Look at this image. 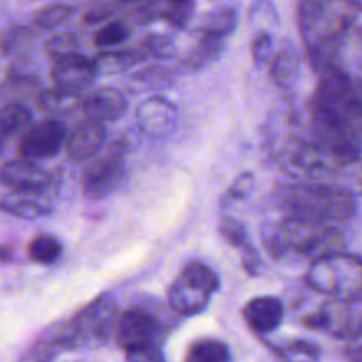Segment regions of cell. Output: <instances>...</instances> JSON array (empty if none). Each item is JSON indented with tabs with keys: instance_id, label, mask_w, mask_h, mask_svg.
<instances>
[{
	"instance_id": "74e56055",
	"label": "cell",
	"mask_w": 362,
	"mask_h": 362,
	"mask_svg": "<svg viewBox=\"0 0 362 362\" xmlns=\"http://www.w3.org/2000/svg\"><path fill=\"white\" fill-rule=\"evenodd\" d=\"M354 127H356L357 134H359L362 141V90L359 83H357V101L356 108H354Z\"/></svg>"
},
{
	"instance_id": "d6986e66",
	"label": "cell",
	"mask_w": 362,
	"mask_h": 362,
	"mask_svg": "<svg viewBox=\"0 0 362 362\" xmlns=\"http://www.w3.org/2000/svg\"><path fill=\"white\" fill-rule=\"evenodd\" d=\"M32 115L27 106L20 101H7L0 112V131H2L4 140H9L14 134L27 131L30 124Z\"/></svg>"
},
{
	"instance_id": "7402d4cb",
	"label": "cell",
	"mask_w": 362,
	"mask_h": 362,
	"mask_svg": "<svg viewBox=\"0 0 362 362\" xmlns=\"http://www.w3.org/2000/svg\"><path fill=\"white\" fill-rule=\"evenodd\" d=\"M39 197H32V194H4L2 198V209L7 214H13L16 218L23 219H35L41 218L42 214H48L49 209L37 200Z\"/></svg>"
},
{
	"instance_id": "f546056e",
	"label": "cell",
	"mask_w": 362,
	"mask_h": 362,
	"mask_svg": "<svg viewBox=\"0 0 362 362\" xmlns=\"http://www.w3.org/2000/svg\"><path fill=\"white\" fill-rule=\"evenodd\" d=\"M193 2L159 4V20H165L166 23L173 25V27H186L187 21L193 16Z\"/></svg>"
},
{
	"instance_id": "ba28073f",
	"label": "cell",
	"mask_w": 362,
	"mask_h": 362,
	"mask_svg": "<svg viewBox=\"0 0 362 362\" xmlns=\"http://www.w3.org/2000/svg\"><path fill=\"white\" fill-rule=\"evenodd\" d=\"M161 325L151 311L144 308H129L119 315L115 339L124 352L144 349L159 343Z\"/></svg>"
},
{
	"instance_id": "5bb4252c",
	"label": "cell",
	"mask_w": 362,
	"mask_h": 362,
	"mask_svg": "<svg viewBox=\"0 0 362 362\" xmlns=\"http://www.w3.org/2000/svg\"><path fill=\"white\" fill-rule=\"evenodd\" d=\"M106 140V131L103 124L94 120H83L73 127L66 140V152L74 161L92 159L101 152Z\"/></svg>"
},
{
	"instance_id": "484cf974",
	"label": "cell",
	"mask_w": 362,
	"mask_h": 362,
	"mask_svg": "<svg viewBox=\"0 0 362 362\" xmlns=\"http://www.w3.org/2000/svg\"><path fill=\"white\" fill-rule=\"evenodd\" d=\"M74 11H76V7L69 6V4H52V6L39 9L32 18V23L42 30H52V28L66 23L73 16Z\"/></svg>"
},
{
	"instance_id": "5b68a950",
	"label": "cell",
	"mask_w": 362,
	"mask_h": 362,
	"mask_svg": "<svg viewBox=\"0 0 362 362\" xmlns=\"http://www.w3.org/2000/svg\"><path fill=\"white\" fill-rule=\"evenodd\" d=\"M117 306L110 296H98L92 303L81 308L66 325L59 327L52 336L49 345L57 349H81L105 343L115 334Z\"/></svg>"
},
{
	"instance_id": "2e32d148",
	"label": "cell",
	"mask_w": 362,
	"mask_h": 362,
	"mask_svg": "<svg viewBox=\"0 0 362 362\" xmlns=\"http://www.w3.org/2000/svg\"><path fill=\"white\" fill-rule=\"evenodd\" d=\"M81 110L87 115V120L94 122H112L120 119L127 110V101L115 88H98L81 99Z\"/></svg>"
},
{
	"instance_id": "603a6c76",
	"label": "cell",
	"mask_w": 362,
	"mask_h": 362,
	"mask_svg": "<svg viewBox=\"0 0 362 362\" xmlns=\"http://www.w3.org/2000/svg\"><path fill=\"white\" fill-rule=\"evenodd\" d=\"M237 27V11L233 7H219V9L209 13V16L202 25V34L211 35V37L221 39L228 37Z\"/></svg>"
},
{
	"instance_id": "d4e9b609",
	"label": "cell",
	"mask_w": 362,
	"mask_h": 362,
	"mask_svg": "<svg viewBox=\"0 0 362 362\" xmlns=\"http://www.w3.org/2000/svg\"><path fill=\"white\" fill-rule=\"evenodd\" d=\"M60 255H62V244L57 237L48 235V233L35 235L28 244V257L39 265L55 264Z\"/></svg>"
},
{
	"instance_id": "4dcf8cb0",
	"label": "cell",
	"mask_w": 362,
	"mask_h": 362,
	"mask_svg": "<svg viewBox=\"0 0 362 362\" xmlns=\"http://www.w3.org/2000/svg\"><path fill=\"white\" fill-rule=\"evenodd\" d=\"M32 41H34V34H32L30 28L23 27V25H14L2 37L4 55L11 57L21 49H27L32 45Z\"/></svg>"
},
{
	"instance_id": "e575fe53",
	"label": "cell",
	"mask_w": 362,
	"mask_h": 362,
	"mask_svg": "<svg viewBox=\"0 0 362 362\" xmlns=\"http://www.w3.org/2000/svg\"><path fill=\"white\" fill-rule=\"evenodd\" d=\"M253 184H255L253 175H251V173H243V175L237 177L235 182L230 186L226 197H228V200H240V198H244L250 194Z\"/></svg>"
},
{
	"instance_id": "836d02e7",
	"label": "cell",
	"mask_w": 362,
	"mask_h": 362,
	"mask_svg": "<svg viewBox=\"0 0 362 362\" xmlns=\"http://www.w3.org/2000/svg\"><path fill=\"white\" fill-rule=\"evenodd\" d=\"M126 361L127 362H165V356H163V350L159 343L156 345L144 346V349L131 350L126 352Z\"/></svg>"
},
{
	"instance_id": "8d00e7d4",
	"label": "cell",
	"mask_w": 362,
	"mask_h": 362,
	"mask_svg": "<svg viewBox=\"0 0 362 362\" xmlns=\"http://www.w3.org/2000/svg\"><path fill=\"white\" fill-rule=\"evenodd\" d=\"M243 265L244 269H246L247 274L251 276H258L262 271V258L260 255L257 253V250H255L253 246L247 247L246 251H243Z\"/></svg>"
},
{
	"instance_id": "3957f363",
	"label": "cell",
	"mask_w": 362,
	"mask_h": 362,
	"mask_svg": "<svg viewBox=\"0 0 362 362\" xmlns=\"http://www.w3.org/2000/svg\"><path fill=\"white\" fill-rule=\"evenodd\" d=\"M264 246L276 260L286 264L310 262L311 265L325 257L343 253L345 235L338 226L283 219L278 225L265 228Z\"/></svg>"
},
{
	"instance_id": "4fadbf2b",
	"label": "cell",
	"mask_w": 362,
	"mask_h": 362,
	"mask_svg": "<svg viewBox=\"0 0 362 362\" xmlns=\"http://www.w3.org/2000/svg\"><path fill=\"white\" fill-rule=\"evenodd\" d=\"M136 120L140 129L151 138H163L177 122V110L163 98H151L138 106Z\"/></svg>"
},
{
	"instance_id": "83f0119b",
	"label": "cell",
	"mask_w": 362,
	"mask_h": 362,
	"mask_svg": "<svg viewBox=\"0 0 362 362\" xmlns=\"http://www.w3.org/2000/svg\"><path fill=\"white\" fill-rule=\"evenodd\" d=\"M78 52V37L73 32H59L53 34L45 42V53L53 60L64 59V57L76 55Z\"/></svg>"
},
{
	"instance_id": "cb8c5ba5",
	"label": "cell",
	"mask_w": 362,
	"mask_h": 362,
	"mask_svg": "<svg viewBox=\"0 0 362 362\" xmlns=\"http://www.w3.org/2000/svg\"><path fill=\"white\" fill-rule=\"evenodd\" d=\"M223 41L221 39L211 37V35L202 34L200 41L189 49L186 59L182 60V66L187 69H200V67L209 66L216 57L221 53Z\"/></svg>"
},
{
	"instance_id": "6da1fadb",
	"label": "cell",
	"mask_w": 362,
	"mask_h": 362,
	"mask_svg": "<svg viewBox=\"0 0 362 362\" xmlns=\"http://www.w3.org/2000/svg\"><path fill=\"white\" fill-rule=\"evenodd\" d=\"M299 27L308 60L320 76L343 69L338 60L343 45L346 39L362 35V4L300 2Z\"/></svg>"
},
{
	"instance_id": "f1b7e54d",
	"label": "cell",
	"mask_w": 362,
	"mask_h": 362,
	"mask_svg": "<svg viewBox=\"0 0 362 362\" xmlns=\"http://www.w3.org/2000/svg\"><path fill=\"white\" fill-rule=\"evenodd\" d=\"M129 27H127L124 21L113 20L95 32L94 42L99 48H112V46H117L120 45V42L126 41V39L129 37Z\"/></svg>"
},
{
	"instance_id": "44dd1931",
	"label": "cell",
	"mask_w": 362,
	"mask_h": 362,
	"mask_svg": "<svg viewBox=\"0 0 362 362\" xmlns=\"http://www.w3.org/2000/svg\"><path fill=\"white\" fill-rule=\"evenodd\" d=\"M184 362H232V354L219 339L202 338L187 349Z\"/></svg>"
},
{
	"instance_id": "4316f807",
	"label": "cell",
	"mask_w": 362,
	"mask_h": 362,
	"mask_svg": "<svg viewBox=\"0 0 362 362\" xmlns=\"http://www.w3.org/2000/svg\"><path fill=\"white\" fill-rule=\"evenodd\" d=\"M218 230L219 233H221L223 240H225L226 244H230L232 247H237V250L243 251L251 247L246 228H244L237 219L230 218V216H221L218 221Z\"/></svg>"
},
{
	"instance_id": "9c48e42d",
	"label": "cell",
	"mask_w": 362,
	"mask_h": 362,
	"mask_svg": "<svg viewBox=\"0 0 362 362\" xmlns=\"http://www.w3.org/2000/svg\"><path fill=\"white\" fill-rule=\"evenodd\" d=\"M66 126L62 120H39L23 133L18 144V154L27 161L49 159L59 154L62 145H66Z\"/></svg>"
},
{
	"instance_id": "8fae6325",
	"label": "cell",
	"mask_w": 362,
	"mask_h": 362,
	"mask_svg": "<svg viewBox=\"0 0 362 362\" xmlns=\"http://www.w3.org/2000/svg\"><path fill=\"white\" fill-rule=\"evenodd\" d=\"M95 76H98V67L94 59H88L80 53L53 60L49 69V78L55 88L74 95H80L85 88L90 87Z\"/></svg>"
},
{
	"instance_id": "9a60e30c",
	"label": "cell",
	"mask_w": 362,
	"mask_h": 362,
	"mask_svg": "<svg viewBox=\"0 0 362 362\" xmlns=\"http://www.w3.org/2000/svg\"><path fill=\"white\" fill-rule=\"evenodd\" d=\"M243 318L247 327L257 334H269L281 325L285 318V308L276 297H255L244 306Z\"/></svg>"
},
{
	"instance_id": "277c9868",
	"label": "cell",
	"mask_w": 362,
	"mask_h": 362,
	"mask_svg": "<svg viewBox=\"0 0 362 362\" xmlns=\"http://www.w3.org/2000/svg\"><path fill=\"white\" fill-rule=\"evenodd\" d=\"M304 281L334 303L362 304V258L336 253L310 265Z\"/></svg>"
},
{
	"instance_id": "d6a6232c",
	"label": "cell",
	"mask_w": 362,
	"mask_h": 362,
	"mask_svg": "<svg viewBox=\"0 0 362 362\" xmlns=\"http://www.w3.org/2000/svg\"><path fill=\"white\" fill-rule=\"evenodd\" d=\"M127 4L124 2H98L94 6L88 7L83 14V21L88 25L101 23V21L108 20L113 14L119 13L120 9H126Z\"/></svg>"
},
{
	"instance_id": "7c38bea8",
	"label": "cell",
	"mask_w": 362,
	"mask_h": 362,
	"mask_svg": "<svg viewBox=\"0 0 362 362\" xmlns=\"http://www.w3.org/2000/svg\"><path fill=\"white\" fill-rule=\"evenodd\" d=\"M0 180L13 193L39 197L52 184V175L27 159H11L0 170Z\"/></svg>"
},
{
	"instance_id": "8992f818",
	"label": "cell",
	"mask_w": 362,
	"mask_h": 362,
	"mask_svg": "<svg viewBox=\"0 0 362 362\" xmlns=\"http://www.w3.org/2000/svg\"><path fill=\"white\" fill-rule=\"evenodd\" d=\"M218 274L202 262H189L182 267L168 288V304L180 315H198L209 306L218 292Z\"/></svg>"
},
{
	"instance_id": "ac0fdd59",
	"label": "cell",
	"mask_w": 362,
	"mask_h": 362,
	"mask_svg": "<svg viewBox=\"0 0 362 362\" xmlns=\"http://www.w3.org/2000/svg\"><path fill=\"white\" fill-rule=\"evenodd\" d=\"M80 95L69 94L60 88H49L41 90L37 95V106L49 115V119L60 120L62 117L71 115L80 106Z\"/></svg>"
},
{
	"instance_id": "30bf717a",
	"label": "cell",
	"mask_w": 362,
	"mask_h": 362,
	"mask_svg": "<svg viewBox=\"0 0 362 362\" xmlns=\"http://www.w3.org/2000/svg\"><path fill=\"white\" fill-rule=\"evenodd\" d=\"M361 304H343L331 303L324 304L317 313H311L303 318V324L313 331L327 332L338 339H349L356 329L357 317H359Z\"/></svg>"
},
{
	"instance_id": "e0dca14e",
	"label": "cell",
	"mask_w": 362,
	"mask_h": 362,
	"mask_svg": "<svg viewBox=\"0 0 362 362\" xmlns=\"http://www.w3.org/2000/svg\"><path fill=\"white\" fill-rule=\"evenodd\" d=\"M299 78V55L290 42L278 49L271 64V80L281 90H290Z\"/></svg>"
},
{
	"instance_id": "7a4b0ae2",
	"label": "cell",
	"mask_w": 362,
	"mask_h": 362,
	"mask_svg": "<svg viewBox=\"0 0 362 362\" xmlns=\"http://www.w3.org/2000/svg\"><path fill=\"white\" fill-rule=\"evenodd\" d=\"M274 200L286 214L285 219L310 225L339 228V225L349 223L357 212L356 194L331 184H283L276 187Z\"/></svg>"
},
{
	"instance_id": "52a82bcc",
	"label": "cell",
	"mask_w": 362,
	"mask_h": 362,
	"mask_svg": "<svg viewBox=\"0 0 362 362\" xmlns=\"http://www.w3.org/2000/svg\"><path fill=\"white\" fill-rule=\"evenodd\" d=\"M124 173H126L124 147L120 144H113L103 148L85 166L81 173V189L92 200H101L119 187Z\"/></svg>"
},
{
	"instance_id": "ffe728a7",
	"label": "cell",
	"mask_w": 362,
	"mask_h": 362,
	"mask_svg": "<svg viewBox=\"0 0 362 362\" xmlns=\"http://www.w3.org/2000/svg\"><path fill=\"white\" fill-rule=\"evenodd\" d=\"M141 59H145V53L141 52L140 46H138V48L119 49V52H105L101 53V55L95 57L94 62L95 67H98V74H112L129 69L134 64L140 62Z\"/></svg>"
},
{
	"instance_id": "1f68e13d",
	"label": "cell",
	"mask_w": 362,
	"mask_h": 362,
	"mask_svg": "<svg viewBox=\"0 0 362 362\" xmlns=\"http://www.w3.org/2000/svg\"><path fill=\"white\" fill-rule=\"evenodd\" d=\"M140 49L145 55L158 57V59H168L175 53V45L172 42V39L166 37L161 34H148L147 37L141 41Z\"/></svg>"
},
{
	"instance_id": "d590c367",
	"label": "cell",
	"mask_w": 362,
	"mask_h": 362,
	"mask_svg": "<svg viewBox=\"0 0 362 362\" xmlns=\"http://www.w3.org/2000/svg\"><path fill=\"white\" fill-rule=\"evenodd\" d=\"M251 52H253L255 62H257L258 66H262V64L269 59V53H271V35H269L267 32H260V34L253 39Z\"/></svg>"
}]
</instances>
